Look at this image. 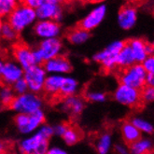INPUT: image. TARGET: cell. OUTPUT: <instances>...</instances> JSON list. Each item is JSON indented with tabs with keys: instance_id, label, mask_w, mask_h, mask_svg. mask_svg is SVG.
Returning a JSON list of instances; mask_svg holds the SVG:
<instances>
[{
	"instance_id": "1",
	"label": "cell",
	"mask_w": 154,
	"mask_h": 154,
	"mask_svg": "<svg viewBox=\"0 0 154 154\" xmlns=\"http://www.w3.org/2000/svg\"><path fill=\"white\" fill-rule=\"evenodd\" d=\"M37 19V13L34 8L27 6L24 2L18 4L14 11L8 16V23L19 33L32 24Z\"/></svg>"
},
{
	"instance_id": "2",
	"label": "cell",
	"mask_w": 154,
	"mask_h": 154,
	"mask_svg": "<svg viewBox=\"0 0 154 154\" xmlns=\"http://www.w3.org/2000/svg\"><path fill=\"white\" fill-rule=\"evenodd\" d=\"M148 74L141 64H134L133 66L122 69L119 74L120 84L141 90L147 84Z\"/></svg>"
},
{
	"instance_id": "3",
	"label": "cell",
	"mask_w": 154,
	"mask_h": 154,
	"mask_svg": "<svg viewBox=\"0 0 154 154\" xmlns=\"http://www.w3.org/2000/svg\"><path fill=\"white\" fill-rule=\"evenodd\" d=\"M126 45V41L123 40H116L112 43H110L106 48H105L103 51L95 53L93 59L94 61L101 64L102 67L106 71H113L117 67L116 59L118 54L124 48Z\"/></svg>"
},
{
	"instance_id": "4",
	"label": "cell",
	"mask_w": 154,
	"mask_h": 154,
	"mask_svg": "<svg viewBox=\"0 0 154 154\" xmlns=\"http://www.w3.org/2000/svg\"><path fill=\"white\" fill-rule=\"evenodd\" d=\"M62 49V41L57 38L42 40L39 47L37 50L33 51L35 66H40L42 63H45L52 58L59 56Z\"/></svg>"
},
{
	"instance_id": "5",
	"label": "cell",
	"mask_w": 154,
	"mask_h": 154,
	"mask_svg": "<svg viewBox=\"0 0 154 154\" xmlns=\"http://www.w3.org/2000/svg\"><path fill=\"white\" fill-rule=\"evenodd\" d=\"M41 106L42 100L37 94L26 93L15 96L10 106V108L19 114H32L40 110Z\"/></svg>"
},
{
	"instance_id": "6",
	"label": "cell",
	"mask_w": 154,
	"mask_h": 154,
	"mask_svg": "<svg viewBox=\"0 0 154 154\" xmlns=\"http://www.w3.org/2000/svg\"><path fill=\"white\" fill-rule=\"evenodd\" d=\"M113 98L117 103L128 107H138L142 103L140 91L123 84L115 89Z\"/></svg>"
},
{
	"instance_id": "7",
	"label": "cell",
	"mask_w": 154,
	"mask_h": 154,
	"mask_svg": "<svg viewBox=\"0 0 154 154\" xmlns=\"http://www.w3.org/2000/svg\"><path fill=\"white\" fill-rule=\"evenodd\" d=\"M19 149L22 154H46L49 149V140L37 132L21 141Z\"/></svg>"
},
{
	"instance_id": "8",
	"label": "cell",
	"mask_w": 154,
	"mask_h": 154,
	"mask_svg": "<svg viewBox=\"0 0 154 154\" xmlns=\"http://www.w3.org/2000/svg\"><path fill=\"white\" fill-rule=\"evenodd\" d=\"M23 79L31 93L37 94L43 90L45 80L47 79L46 71L41 66H34L23 72Z\"/></svg>"
},
{
	"instance_id": "9",
	"label": "cell",
	"mask_w": 154,
	"mask_h": 154,
	"mask_svg": "<svg viewBox=\"0 0 154 154\" xmlns=\"http://www.w3.org/2000/svg\"><path fill=\"white\" fill-rule=\"evenodd\" d=\"M37 18L40 21H59L63 16V8L56 0H43L41 5L35 10Z\"/></svg>"
},
{
	"instance_id": "10",
	"label": "cell",
	"mask_w": 154,
	"mask_h": 154,
	"mask_svg": "<svg viewBox=\"0 0 154 154\" xmlns=\"http://www.w3.org/2000/svg\"><path fill=\"white\" fill-rule=\"evenodd\" d=\"M107 8L106 4H99L98 6L94 7L82 20L79 23V28L83 29L87 32L94 30V28L100 24L106 15Z\"/></svg>"
},
{
	"instance_id": "11",
	"label": "cell",
	"mask_w": 154,
	"mask_h": 154,
	"mask_svg": "<svg viewBox=\"0 0 154 154\" xmlns=\"http://www.w3.org/2000/svg\"><path fill=\"white\" fill-rule=\"evenodd\" d=\"M138 18L137 8L132 4L124 5L118 13V23L123 30H131L137 24Z\"/></svg>"
},
{
	"instance_id": "12",
	"label": "cell",
	"mask_w": 154,
	"mask_h": 154,
	"mask_svg": "<svg viewBox=\"0 0 154 154\" xmlns=\"http://www.w3.org/2000/svg\"><path fill=\"white\" fill-rule=\"evenodd\" d=\"M23 77V69L16 63L6 62L4 63L3 69L0 76V80L6 86L13 85L17 80Z\"/></svg>"
},
{
	"instance_id": "13",
	"label": "cell",
	"mask_w": 154,
	"mask_h": 154,
	"mask_svg": "<svg viewBox=\"0 0 154 154\" xmlns=\"http://www.w3.org/2000/svg\"><path fill=\"white\" fill-rule=\"evenodd\" d=\"M35 34L44 39L55 38L60 33V26L57 22L51 20L38 21L34 27Z\"/></svg>"
},
{
	"instance_id": "14",
	"label": "cell",
	"mask_w": 154,
	"mask_h": 154,
	"mask_svg": "<svg viewBox=\"0 0 154 154\" xmlns=\"http://www.w3.org/2000/svg\"><path fill=\"white\" fill-rule=\"evenodd\" d=\"M13 55L18 65L23 70H26L35 66L33 51H31L29 47H27L23 43H18L15 45L13 48Z\"/></svg>"
},
{
	"instance_id": "15",
	"label": "cell",
	"mask_w": 154,
	"mask_h": 154,
	"mask_svg": "<svg viewBox=\"0 0 154 154\" xmlns=\"http://www.w3.org/2000/svg\"><path fill=\"white\" fill-rule=\"evenodd\" d=\"M43 68L46 71V73L50 72V73H53L55 75H60L70 72L72 66L69 60L66 57L59 55L55 58L45 62Z\"/></svg>"
},
{
	"instance_id": "16",
	"label": "cell",
	"mask_w": 154,
	"mask_h": 154,
	"mask_svg": "<svg viewBox=\"0 0 154 154\" xmlns=\"http://www.w3.org/2000/svg\"><path fill=\"white\" fill-rule=\"evenodd\" d=\"M127 46L130 48L135 64H142L144 60L149 56L147 51L148 42H146L142 38H132L126 42Z\"/></svg>"
},
{
	"instance_id": "17",
	"label": "cell",
	"mask_w": 154,
	"mask_h": 154,
	"mask_svg": "<svg viewBox=\"0 0 154 154\" xmlns=\"http://www.w3.org/2000/svg\"><path fill=\"white\" fill-rule=\"evenodd\" d=\"M130 154H152L154 141L149 137H142L137 141L129 145Z\"/></svg>"
},
{
	"instance_id": "18",
	"label": "cell",
	"mask_w": 154,
	"mask_h": 154,
	"mask_svg": "<svg viewBox=\"0 0 154 154\" xmlns=\"http://www.w3.org/2000/svg\"><path fill=\"white\" fill-rule=\"evenodd\" d=\"M121 134L123 142L128 146L142 137V134L135 128V126L130 121H125L122 123Z\"/></svg>"
},
{
	"instance_id": "19",
	"label": "cell",
	"mask_w": 154,
	"mask_h": 154,
	"mask_svg": "<svg viewBox=\"0 0 154 154\" xmlns=\"http://www.w3.org/2000/svg\"><path fill=\"white\" fill-rule=\"evenodd\" d=\"M63 108L73 116H78L81 114L84 109V102L77 96H69L65 98L63 103Z\"/></svg>"
},
{
	"instance_id": "20",
	"label": "cell",
	"mask_w": 154,
	"mask_h": 154,
	"mask_svg": "<svg viewBox=\"0 0 154 154\" xmlns=\"http://www.w3.org/2000/svg\"><path fill=\"white\" fill-rule=\"evenodd\" d=\"M44 122H45V115L41 109L35 111L32 114H29L27 124L21 133H23V134L32 133L35 130L38 129L40 126H42Z\"/></svg>"
},
{
	"instance_id": "21",
	"label": "cell",
	"mask_w": 154,
	"mask_h": 154,
	"mask_svg": "<svg viewBox=\"0 0 154 154\" xmlns=\"http://www.w3.org/2000/svg\"><path fill=\"white\" fill-rule=\"evenodd\" d=\"M116 64H117V67L121 68V70L125 69L133 66L134 64H135L134 55L130 48L127 46V44L125 45L124 48L120 51L119 54H118L117 59H116Z\"/></svg>"
},
{
	"instance_id": "22",
	"label": "cell",
	"mask_w": 154,
	"mask_h": 154,
	"mask_svg": "<svg viewBox=\"0 0 154 154\" xmlns=\"http://www.w3.org/2000/svg\"><path fill=\"white\" fill-rule=\"evenodd\" d=\"M64 80V76L51 75L45 80L43 90L49 94H59L60 88Z\"/></svg>"
},
{
	"instance_id": "23",
	"label": "cell",
	"mask_w": 154,
	"mask_h": 154,
	"mask_svg": "<svg viewBox=\"0 0 154 154\" xmlns=\"http://www.w3.org/2000/svg\"><path fill=\"white\" fill-rule=\"evenodd\" d=\"M112 147V137L109 133H102L97 137L95 149L98 154H107Z\"/></svg>"
},
{
	"instance_id": "24",
	"label": "cell",
	"mask_w": 154,
	"mask_h": 154,
	"mask_svg": "<svg viewBox=\"0 0 154 154\" xmlns=\"http://www.w3.org/2000/svg\"><path fill=\"white\" fill-rule=\"evenodd\" d=\"M78 90V82L77 80L70 77H64V80L60 88L59 94L63 97H69L73 96Z\"/></svg>"
},
{
	"instance_id": "25",
	"label": "cell",
	"mask_w": 154,
	"mask_h": 154,
	"mask_svg": "<svg viewBox=\"0 0 154 154\" xmlns=\"http://www.w3.org/2000/svg\"><path fill=\"white\" fill-rule=\"evenodd\" d=\"M90 38V33L77 27L75 29H72L67 34V39L69 42L75 45H79L86 42Z\"/></svg>"
},
{
	"instance_id": "26",
	"label": "cell",
	"mask_w": 154,
	"mask_h": 154,
	"mask_svg": "<svg viewBox=\"0 0 154 154\" xmlns=\"http://www.w3.org/2000/svg\"><path fill=\"white\" fill-rule=\"evenodd\" d=\"M141 134L150 135L154 134V126L149 121L143 119L141 117H134L130 121Z\"/></svg>"
},
{
	"instance_id": "27",
	"label": "cell",
	"mask_w": 154,
	"mask_h": 154,
	"mask_svg": "<svg viewBox=\"0 0 154 154\" xmlns=\"http://www.w3.org/2000/svg\"><path fill=\"white\" fill-rule=\"evenodd\" d=\"M14 98H15V95H14V92L12 88H10L8 86H5L0 90V104L2 106L10 107Z\"/></svg>"
},
{
	"instance_id": "28",
	"label": "cell",
	"mask_w": 154,
	"mask_h": 154,
	"mask_svg": "<svg viewBox=\"0 0 154 154\" xmlns=\"http://www.w3.org/2000/svg\"><path fill=\"white\" fill-rule=\"evenodd\" d=\"M81 134L79 130H78L77 128L74 127H68V129L66 131V133L63 135V138H64L65 142L67 145H74L77 142H79L80 140Z\"/></svg>"
},
{
	"instance_id": "29",
	"label": "cell",
	"mask_w": 154,
	"mask_h": 154,
	"mask_svg": "<svg viewBox=\"0 0 154 154\" xmlns=\"http://www.w3.org/2000/svg\"><path fill=\"white\" fill-rule=\"evenodd\" d=\"M18 3L14 0H0V18L10 16Z\"/></svg>"
},
{
	"instance_id": "30",
	"label": "cell",
	"mask_w": 154,
	"mask_h": 154,
	"mask_svg": "<svg viewBox=\"0 0 154 154\" xmlns=\"http://www.w3.org/2000/svg\"><path fill=\"white\" fill-rule=\"evenodd\" d=\"M141 101L145 104H150L154 102V87L146 84L140 90Z\"/></svg>"
},
{
	"instance_id": "31",
	"label": "cell",
	"mask_w": 154,
	"mask_h": 154,
	"mask_svg": "<svg viewBox=\"0 0 154 154\" xmlns=\"http://www.w3.org/2000/svg\"><path fill=\"white\" fill-rule=\"evenodd\" d=\"M85 96L91 102L103 103L106 100V94L101 91H89L86 93Z\"/></svg>"
},
{
	"instance_id": "32",
	"label": "cell",
	"mask_w": 154,
	"mask_h": 154,
	"mask_svg": "<svg viewBox=\"0 0 154 154\" xmlns=\"http://www.w3.org/2000/svg\"><path fill=\"white\" fill-rule=\"evenodd\" d=\"M17 35H18V33L12 28L10 23H3L2 30H1L2 38H4L7 40H14L17 38Z\"/></svg>"
},
{
	"instance_id": "33",
	"label": "cell",
	"mask_w": 154,
	"mask_h": 154,
	"mask_svg": "<svg viewBox=\"0 0 154 154\" xmlns=\"http://www.w3.org/2000/svg\"><path fill=\"white\" fill-rule=\"evenodd\" d=\"M12 90H13L14 94H17L18 95H21V94H23L27 93L28 86H27L23 78H22L19 80L16 81V82L12 85Z\"/></svg>"
},
{
	"instance_id": "34",
	"label": "cell",
	"mask_w": 154,
	"mask_h": 154,
	"mask_svg": "<svg viewBox=\"0 0 154 154\" xmlns=\"http://www.w3.org/2000/svg\"><path fill=\"white\" fill-rule=\"evenodd\" d=\"M141 65L148 75H154V53L149 55Z\"/></svg>"
},
{
	"instance_id": "35",
	"label": "cell",
	"mask_w": 154,
	"mask_h": 154,
	"mask_svg": "<svg viewBox=\"0 0 154 154\" xmlns=\"http://www.w3.org/2000/svg\"><path fill=\"white\" fill-rule=\"evenodd\" d=\"M38 132L42 135L43 137H45L46 139H50L51 135L54 134V131H53V127L50 125H42L38 128Z\"/></svg>"
},
{
	"instance_id": "36",
	"label": "cell",
	"mask_w": 154,
	"mask_h": 154,
	"mask_svg": "<svg viewBox=\"0 0 154 154\" xmlns=\"http://www.w3.org/2000/svg\"><path fill=\"white\" fill-rule=\"evenodd\" d=\"M114 150L117 154H130L129 146L125 143H118L114 146Z\"/></svg>"
},
{
	"instance_id": "37",
	"label": "cell",
	"mask_w": 154,
	"mask_h": 154,
	"mask_svg": "<svg viewBox=\"0 0 154 154\" xmlns=\"http://www.w3.org/2000/svg\"><path fill=\"white\" fill-rule=\"evenodd\" d=\"M69 125L67 123H60L58 125H56L55 127L53 128V131H54V134H57V135H61L63 137L64 134L66 133V131L68 129Z\"/></svg>"
},
{
	"instance_id": "38",
	"label": "cell",
	"mask_w": 154,
	"mask_h": 154,
	"mask_svg": "<svg viewBox=\"0 0 154 154\" xmlns=\"http://www.w3.org/2000/svg\"><path fill=\"white\" fill-rule=\"evenodd\" d=\"M43 0H26V1H23L27 6H29L30 8H34V10L35 11L37 8L41 5Z\"/></svg>"
},
{
	"instance_id": "39",
	"label": "cell",
	"mask_w": 154,
	"mask_h": 154,
	"mask_svg": "<svg viewBox=\"0 0 154 154\" xmlns=\"http://www.w3.org/2000/svg\"><path fill=\"white\" fill-rule=\"evenodd\" d=\"M46 154H67L66 150L62 149L60 148H51V149H49L48 151L46 152Z\"/></svg>"
},
{
	"instance_id": "40",
	"label": "cell",
	"mask_w": 154,
	"mask_h": 154,
	"mask_svg": "<svg viewBox=\"0 0 154 154\" xmlns=\"http://www.w3.org/2000/svg\"><path fill=\"white\" fill-rule=\"evenodd\" d=\"M7 153H8L7 143L0 140V154H7Z\"/></svg>"
},
{
	"instance_id": "41",
	"label": "cell",
	"mask_w": 154,
	"mask_h": 154,
	"mask_svg": "<svg viewBox=\"0 0 154 154\" xmlns=\"http://www.w3.org/2000/svg\"><path fill=\"white\" fill-rule=\"evenodd\" d=\"M147 84L154 87V75H148V77H147Z\"/></svg>"
},
{
	"instance_id": "42",
	"label": "cell",
	"mask_w": 154,
	"mask_h": 154,
	"mask_svg": "<svg viewBox=\"0 0 154 154\" xmlns=\"http://www.w3.org/2000/svg\"><path fill=\"white\" fill-rule=\"evenodd\" d=\"M3 66H4V63L2 61H0V76H1V72L3 69Z\"/></svg>"
},
{
	"instance_id": "43",
	"label": "cell",
	"mask_w": 154,
	"mask_h": 154,
	"mask_svg": "<svg viewBox=\"0 0 154 154\" xmlns=\"http://www.w3.org/2000/svg\"><path fill=\"white\" fill-rule=\"evenodd\" d=\"M2 26H3L2 19H1V18H0V37H1V30H2Z\"/></svg>"
},
{
	"instance_id": "44",
	"label": "cell",
	"mask_w": 154,
	"mask_h": 154,
	"mask_svg": "<svg viewBox=\"0 0 154 154\" xmlns=\"http://www.w3.org/2000/svg\"><path fill=\"white\" fill-rule=\"evenodd\" d=\"M150 44H151V46H152V48H153V50H154V40H153Z\"/></svg>"
}]
</instances>
